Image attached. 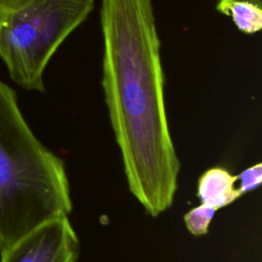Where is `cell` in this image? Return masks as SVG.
Returning <instances> with one entry per match:
<instances>
[{
    "label": "cell",
    "mask_w": 262,
    "mask_h": 262,
    "mask_svg": "<svg viewBox=\"0 0 262 262\" xmlns=\"http://www.w3.org/2000/svg\"><path fill=\"white\" fill-rule=\"evenodd\" d=\"M101 85L129 189L157 217L174 201L180 163L165 104L151 0H101Z\"/></svg>",
    "instance_id": "1"
},
{
    "label": "cell",
    "mask_w": 262,
    "mask_h": 262,
    "mask_svg": "<svg viewBox=\"0 0 262 262\" xmlns=\"http://www.w3.org/2000/svg\"><path fill=\"white\" fill-rule=\"evenodd\" d=\"M71 211L62 160L35 136L15 91L0 79V253L41 223Z\"/></svg>",
    "instance_id": "2"
},
{
    "label": "cell",
    "mask_w": 262,
    "mask_h": 262,
    "mask_svg": "<svg viewBox=\"0 0 262 262\" xmlns=\"http://www.w3.org/2000/svg\"><path fill=\"white\" fill-rule=\"evenodd\" d=\"M94 4L95 0H0V58L10 79L25 90L44 92L50 59Z\"/></svg>",
    "instance_id": "3"
},
{
    "label": "cell",
    "mask_w": 262,
    "mask_h": 262,
    "mask_svg": "<svg viewBox=\"0 0 262 262\" xmlns=\"http://www.w3.org/2000/svg\"><path fill=\"white\" fill-rule=\"evenodd\" d=\"M0 254V262H76L79 238L68 215H60L41 223Z\"/></svg>",
    "instance_id": "4"
},
{
    "label": "cell",
    "mask_w": 262,
    "mask_h": 262,
    "mask_svg": "<svg viewBox=\"0 0 262 262\" xmlns=\"http://www.w3.org/2000/svg\"><path fill=\"white\" fill-rule=\"evenodd\" d=\"M236 175H231L221 167L210 168L205 171L198 182V196L201 204L219 210L242 196Z\"/></svg>",
    "instance_id": "5"
},
{
    "label": "cell",
    "mask_w": 262,
    "mask_h": 262,
    "mask_svg": "<svg viewBox=\"0 0 262 262\" xmlns=\"http://www.w3.org/2000/svg\"><path fill=\"white\" fill-rule=\"evenodd\" d=\"M221 13L231 17L235 27L242 33L253 35L262 29V6L253 2L232 1Z\"/></svg>",
    "instance_id": "6"
},
{
    "label": "cell",
    "mask_w": 262,
    "mask_h": 262,
    "mask_svg": "<svg viewBox=\"0 0 262 262\" xmlns=\"http://www.w3.org/2000/svg\"><path fill=\"white\" fill-rule=\"evenodd\" d=\"M216 211V209L204 204L192 208L184 215L186 228L192 235L195 236L206 234Z\"/></svg>",
    "instance_id": "7"
},
{
    "label": "cell",
    "mask_w": 262,
    "mask_h": 262,
    "mask_svg": "<svg viewBox=\"0 0 262 262\" xmlns=\"http://www.w3.org/2000/svg\"><path fill=\"white\" fill-rule=\"evenodd\" d=\"M237 187L241 194L248 193L256 189L262 181V165L257 163L247 169H245L241 174L236 175Z\"/></svg>",
    "instance_id": "8"
},
{
    "label": "cell",
    "mask_w": 262,
    "mask_h": 262,
    "mask_svg": "<svg viewBox=\"0 0 262 262\" xmlns=\"http://www.w3.org/2000/svg\"><path fill=\"white\" fill-rule=\"evenodd\" d=\"M232 1H236V0H217V4H216V9L217 11H219L220 13L222 12V10L229 4L231 3ZM244 1H250V2H253L257 5H260L262 6V0H244Z\"/></svg>",
    "instance_id": "9"
}]
</instances>
